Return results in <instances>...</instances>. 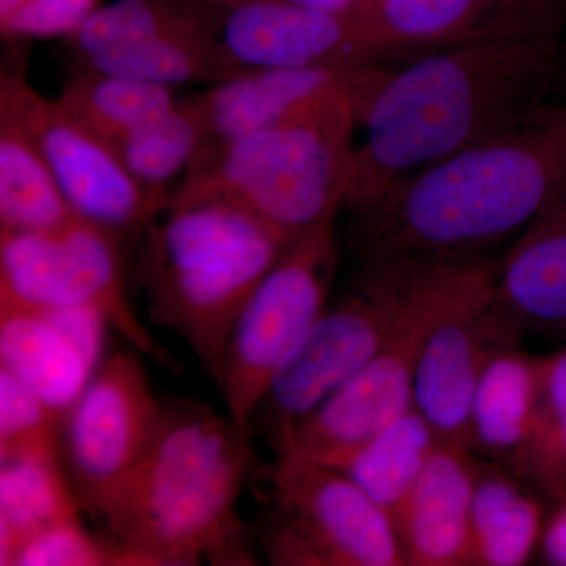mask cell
Instances as JSON below:
<instances>
[{
	"label": "cell",
	"mask_w": 566,
	"mask_h": 566,
	"mask_svg": "<svg viewBox=\"0 0 566 566\" xmlns=\"http://www.w3.org/2000/svg\"><path fill=\"white\" fill-rule=\"evenodd\" d=\"M565 0H535L403 70L368 66L356 102L345 208L394 182L536 120L565 55Z\"/></svg>",
	"instance_id": "obj_1"
},
{
	"label": "cell",
	"mask_w": 566,
	"mask_h": 566,
	"mask_svg": "<svg viewBox=\"0 0 566 566\" xmlns=\"http://www.w3.org/2000/svg\"><path fill=\"white\" fill-rule=\"evenodd\" d=\"M566 170L564 109L394 182L356 216L365 264L480 256L523 232Z\"/></svg>",
	"instance_id": "obj_2"
},
{
	"label": "cell",
	"mask_w": 566,
	"mask_h": 566,
	"mask_svg": "<svg viewBox=\"0 0 566 566\" xmlns=\"http://www.w3.org/2000/svg\"><path fill=\"white\" fill-rule=\"evenodd\" d=\"M259 468L252 431L227 412L164 401L155 441L104 528L145 566L256 565L238 504Z\"/></svg>",
	"instance_id": "obj_3"
},
{
	"label": "cell",
	"mask_w": 566,
	"mask_h": 566,
	"mask_svg": "<svg viewBox=\"0 0 566 566\" xmlns=\"http://www.w3.org/2000/svg\"><path fill=\"white\" fill-rule=\"evenodd\" d=\"M289 244L219 200L167 203L142 234L137 275L148 316L185 342L216 386L238 315Z\"/></svg>",
	"instance_id": "obj_4"
},
{
	"label": "cell",
	"mask_w": 566,
	"mask_h": 566,
	"mask_svg": "<svg viewBox=\"0 0 566 566\" xmlns=\"http://www.w3.org/2000/svg\"><path fill=\"white\" fill-rule=\"evenodd\" d=\"M356 128V107L346 106L208 148L167 203H230L293 243L345 208Z\"/></svg>",
	"instance_id": "obj_5"
},
{
	"label": "cell",
	"mask_w": 566,
	"mask_h": 566,
	"mask_svg": "<svg viewBox=\"0 0 566 566\" xmlns=\"http://www.w3.org/2000/svg\"><path fill=\"white\" fill-rule=\"evenodd\" d=\"M411 290L381 352L315 411L271 442L275 457L331 464L415 408L420 354L428 334L490 260H412Z\"/></svg>",
	"instance_id": "obj_6"
},
{
	"label": "cell",
	"mask_w": 566,
	"mask_h": 566,
	"mask_svg": "<svg viewBox=\"0 0 566 566\" xmlns=\"http://www.w3.org/2000/svg\"><path fill=\"white\" fill-rule=\"evenodd\" d=\"M256 546L275 566H405L394 517L331 465L275 457L260 464Z\"/></svg>",
	"instance_id": "obj_7"
},
{
	"label": "cell",
	"mask_w": 566,
	"mask_h": 566,
	"mask_svg": "<svg viewBox=\"0 0 566 566\" xmlns=\"http://www.w3.org/2000/svg\"><path fill=\"white\" fill-rule=\"evenodd\" d=\"M412 271V260L365 264L357 289L324 308L275 371L253 417L262 420L270 444L381 352L403 315Z\"/></svg>",
	"instance_id": "obj_8"
},
{
	"label": "cell",
	"mask_w": 566,
	"mask_h": 566,
	"mask_svg": "<svg viewBox=\"0 0 566 566\" xmlns=\"http://www.w3.org/2000/svg\"><path fill=\"white\" fill-rule=\"evenodd\" d=\"M122 245L81 219L52 232L0 230V307L95 308L137 353L177 370L129 304Z\"/></svg>",
	"instance_id": "obj_9"
},
{
	"label": "cell",
	"mask_w": 566,
	"mask_h": 566,
	"mask_svg": "<svg viewBox=\"0 0 566 566\" xmlns=\"http://www.w3.org/2000/svg\"><path fill=\"white\" fill-rule=\"evenodd\" d=\"M337 259L335 222L293 241L238 315L216 387L241 427L252 431L275 371L326 308Z\"/></svg>",
	"instance_id": "obj_10"
},
{
	"label": "cell",
	"mask_w": 566,
	"mask_h": 566,
	"mask_svg": "<svg viewBox=\"0 0 566 566\" xmlns=\"http://www.w3.org/2000/svg\"><path fill=\"white\" fill-rule=\"evenodd\" d=\"M140 353L99 365L63 417L62 460L82 510L106 527L158 433L164 401L153 392Z\"/></svg>",
	"instance_id": "obj_11"
},
{
	"label": "cell",
	"mask_w": 566,
	"mask_h": 566,
	"mask_svg": "<svg viewBox=\"0 0 566 566\" xmlns=\"http://www.w3.org/2000/svg\"><path fill=\"white\" fill-rule=\"evenodd\" d=\"M0 102L28 126L74 214L120 243H139L166 207L134 180L114 148L82 125L57 98L41 95L18 57L2 66Z\"/></svg>",
	"instance_id": "obj_12"
},
{
	"label": "cell",
	"mask_w": 566,
	"mask_h": 566,
	"mask_svg": "<svg viewBox=\"0 0 566 566\" xmlns=\"http://www.w3.org/2000/svg\"><path fill=\"white\" fill-rule=\"evenodd\" d=\"M499 263L490 262L442 314L420 354L415 408L447 444L469 450L472 401L488 363L517 345L521 327L495 301Z\"/></svg>",
	"instance_id": "obj_13"
},
{
	"label": "cell",
	"mask_w": 566,
	"mask_h": 566,
	"mask_svg": "<svg viewBox=\"0 0 566 566\" xmlns=\"http://www.w3.org/2000/svg\"><path fill=\"white\" fill-rule=\"evenodd\" d=\"M234 76L260 70H352L385 54L359 18L282 2L212 0Z\"/></svg>",
	"instance_id": "obj_14"
},
{
	"label": "cell",
	"mask_w": 566,
	"mask_h": 566,
	"mask_svg": "<svg viewBox=\"0 0 566 566\" xmlns=\"http://www.w3.org/2000/svg\"><path fill=\"white\" fill-rule=\"evenodd\" d=\"M367 66L249 71L211 85L189 98L202 122V151L285 123L356 107Z\"/></svg>",
	"instance_id": "obj_15"
},
{
	"label": "cell",
	"mask_w": 566,
	"mask_h": 566,
	"mask_svg": "<svg viewBox=\"0 0 566 566\" xmlns=\"http://www.w3.org/2000/svg\"><path fill=\"white\" fill-rule=\"evenodd\" d=\"M476 472L472 453L439 442L403 504L394 513L406 564H472L471 510Z\"/></svg>",
	"instance_id": "obj_16"
},
{
	"label": "cell",
	"mask_w": 566,
	"mask_h": 566,
	"mask_svg": "<svg viewBox=\"0 0 566 566\" xmlns=\"http://www.w3.org/2000/svg\"><path fill=\"white\" fill-rule=\"evenodd\" d=\"M495 301L521 329H566V170L499 263Z\"/></svg>",
	"instance_id": "obj_17"
},
{
	"label": "cell",
	"mask_w": 566,
	"mask_h": 566,
	"mask_svg": "<svg viewBox=\"0 0 566 566\" xmlns=\"http://www.w3.org/2000/svg\"><path fill=\"white\" fill-rule=\"evenodd\" d=\"M0 368L65 417L99 365L50 312L0 307Z\"/></svg>",
	"instance_id": "obj_18"
},
{
	"label": "cell",
	"mask_w": 566,
	"mask_h": 566,
	"mask_svg": "<svg viewBox=\"0 0 566 566\" xmlns=\"http://www.w3.org/2000/svg\"><path fill=\"white\" fill-rule=\"evenodd\" d=\"M539 357L515 346L488 363L476 386L469 422V452L505 461L515 471L534 423Z\"/></svg>",
	"instance_id": "obj_19"
},
{
	"label": "cell",
	"mask_w": 566,
	"mask_h": 566,
	"mask_svg": "<svg viewBox=\"0 0 566 566\" xmlns=\"http://www.w3.org/2000/svg\"><path fill=\"white\" fill-rule=\"evenodd\" d=\"M77 219L28 126L0 102V230L52 232Z\"/></svg>",
	"instance_id": "obj_20"
},
{
	"label": "cell",
	"mask_w": 566,
	"mask_h": 566,
	"mask_svg": "<svg viewBox=\"0 0 566 566\" xmlns=\"http://www.w3.org/2000/svg\"><path fill=\"white\" fill-rule=\"evenodd\" d=\"M516 476L479 464L471 510L474 565L523 566L539 549L545 505Z\"/></svg>",
	"instance_id": "obj_21"
},
{
	"label": "cell",
	"mask_w": 566,
	"mask_h": 566,
	"mask_svg": "<svg viewBox=\"0 0 566 566\" xmlns=\"http://www.w3.org/2000/svg\"><path fill=\"white\" fill-rule=\"evenodd\" d=\"M82 513L62 458L0 460V565L14 566L29 539Z\"/></svg>",
	"instance_id": "obj_22"
},
{
	"label": "cell",
	"mask_w": 566,
	"mask_h": 566,
	"mask_svg": "<svg viewBox=\"0 0 566 566\" xmlns=\"http://www.w3.org/2000/svg\"><path fill=\"white\" fill-rule=\"evenodd\" d=\"M534 0H365L363 21L382 52L469 39Z\"/></svg>",
	"instance_id": "obj_23"
},
{
	"label": "cell",
	"mask_w": 566,
	"mask_h": 566,
	"mask_svg": "<svg viewBox=\"0 0 566 566\" xmlns=\"http://www.w3.org/2000/svg\"><path fill=\"white\" fill-rule=\"evenodd\" d=\"M185 32H218L212 0H112L66 41L77 62H88Z\"/></svg>",
	"instance_id": "obj_24"
},
{
	"label": "cell",
	"mask_w": 566,
	"mask_h": 566,
	"mask_svg": "<svg viewBox=\"0 0 566 566\" xmlns=\"http://www.w3.org/2000/svg\"><path fill=\"white\" fill-rule=\"evenodd\" d=\"M433 427L416 408L352 452L326 464L344 472L390 516L403 504L438 447Z\"/></svg>",
	"instance_id": "obj_25"
},
{
	"label": "cell",
	"mask_w": 566,
	"mask_h": 566,
	"mask_svg": "<svg viewBox=\"0 0 566 566\" xmlns=\"http://www.w3.org/2000/svg\"><path fill=\"white\" fill-rule=\"evenodd\" d=\"M59 102L107 144L161 117L180 103L175 88L114 76L80 65Z\"/></svg>",
	"instance_id": "obj_26"
},
{
	"label": "cell",
	"mask_w": 566,
	"mask_h": 566,
	"mask_svg": "<svg viewBox=\"0 0 566 566\" xmlns=\"http://www.w3.org/2000/svg\"><path fill=\"white\" fill-rule=\"evenodd\" d=\"M123 166L145 191L167 203L170 185L188 172L203 147V128L191 99L111 142Z\"/></svg>",
	"instance_id": "obj_27"
},
{
	"label": "cell",
	"mask_w": 566,
	"mask_h": 566,
	"mask_svg": "<svg viewBox=\"0 0 566 566\" xmlns=\"http://www.w3.org/2000/svg\"><path fill=\"white\" fill-rule=\"evenodd\" d=\"M77 63L169 88L199 82L214 85L237 77L223 61L218 32L175 33L134 50Z\"/></svg>",
	"instance_id": "obj_28"
},
{
	"label": "cell",
	"mask_w": 566,
	"mask_h": 566,
	"mask_svg": "<svg viewBox=\"0 0 566 566\" xmlns=\"http://www.w3.org/2000/svg\"><path fill=\"white\" fill-rule=\"evenodd\" d=\"M513 472L554 502L566 495V348L539 357L534 423Z\"/></svg>",
	"instance_id": "obj_29"
},
{
	"label": "cell",
	"mask_w": 566,
	"mask_h": 566,
	"mask_svg": "<svg viewBox=\"0 0 566 566\" xmlns=\"http://www.w3.org/2000/svg\"><path fill=\"white\" fill-rule=\"evenodd\" d=\"M63 416L0 368V460L62 458Z\"/></svg>",
	"instance_id": "obj_30"
},
{
	"label": "cell",
	"mask_w": 566,
	"mask_h": 566,
	"mask_svg": "<svg viewBox=\"0 0 566 566\" xmlns=\"http://www.w3.org/2000/svg\"><path fill=\"white\" fill-rule=\"evenodd\" d=\"M14 566H145L112 536L92 534L81 516L44 528L25 543Z\"/></svg>",
	"instance_id": "obj_31"
},
{
	"label": "cell",
	"mask_w": 566,
	"mask_h": 566,
	"mask_svg": "<svg viewBox=\"0 0 566 566\" xmlns=\"http://www.w3.org/2000/svg\"><path fill=\"white\" fill-rule=\"evenodd\" d=\"M103 6V0H24L7 20L0 33L7 41L70 39Z\"/></svg>",
	"instance_id": "obj_32"
},
{
	"label": "cell",
	"mask_w": 566,
	"mask_h": 566,
	"mask_svg": "<svg viewBox=\"0 0 566 566\" xmlns=\"http://www.w3.org/2000/svg\"><path fill=\"white\" fill-rule=\"evenodd\" d=\"M538 551L545 564L566 566V495L556 502V509L547 515Z\"/></svg>",
	"instance_id": "obj_33"
},
{
	"label": "cell",
	"mask_w": 566,
	"mask_h": 566,
	"mask_svg": "<svg viewBox=\"0 0 566 566\" xmlns=\"http://www.w3.org/2000/svg\"><path fill=\"white\" fill-rule=\"evenodd\" d=\"M282 2L333 11V13L348 14V17L359 18V20H363L365 7V0H282Z\"/></svg>",
	"instance_id": "obj_34"
},
{
	"label": "cell",
	"mask_w": 566,
	"mask_h": 566,
	"mask_svg": "<svg viewBox=\"0 0 566 566\" xmlns=\"http://www.w3.org/2000/svg\"><path fill=\"white\" fill-rule=\"evenodd\" d=\"M24 0H0V21L7 20Z\"/></svg>",
	"instance_id": "obj_35"
},
{
	"label": "cell",
	"mask_w": 566,
	"mask_h": 566,
	"mask_svg": "<svg viewBox=\"0 0 566 566\" xmlns=\"http://www.w3.org/2000/svg\"><path fill=\"white\" fill-rule=\"evenodd\" d=\"M565 128H566V109H564Z\"/></svg>",
	"instance_id": "obj_36"
}]
</instances>
